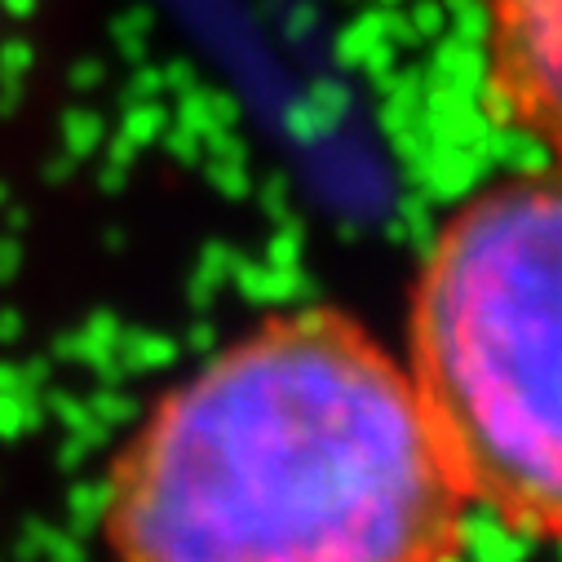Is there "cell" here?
<instances>
[{
  "instance_id": "2",
  "label": "cell",
  "mask_w": 562,
  "mask_h": 562,
  "mask_svg": "<svg viewBox=\"0 0 562 562\" xmlns=\"http://www.w3.org/2000/svg\"><path fill=\"white\" fill-rule=\"evenodd\" d=\"M407 372L465 501L562 544V165L474 191L435 231Z\"/></svg>"
},
{
  "instance_id": "3",
  "label": "cell",
  "mask_w": 562,
  "mask_h": 562,
  "mask_svg": "<svg viewBox=\"0 0 562 562\" xmlns=\"http://www.w3.org/2000/svg\"><path fill=\"white\" fill-rule=\"evenodd\" d=\"M492 111L562 165V0H483Z\"/></svg>"
},
{
  "instance_id": "1",
  "label": "cell",
  "mask_w": 562,
  "mask_h": 562,
  "mask_svg": "<svg viewBox=\"0 0 562 562\" xmlns=\"http://www.w3.org/2000/svg\"><path fill=\"white\" fill-rule=\"evenodd\" d=\"M470 501L412 372L346 311L270 315L106 470L111 562H461Z\"/></svg>"
}]
</instances>
